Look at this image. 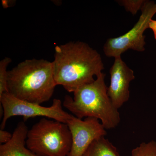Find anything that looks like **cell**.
Returning <instances> with one entry per match:
<instances>
[{"label": "cell", "instance_id": "cell-1", "mask_svg": "<svg viewBox=\"0 0 156 156\" xmlns=\"http://www.w3.org/2000/svg\"><path fill=\"white\" fill-rule=\"evenodd\" d=\"M52 62L56 85L69 92L92 83L104 69L100 53L82 41L56 46Z\"/></svg>", "mask_w": 156, "mask_h": 156}, {"label": "cell", "instance_id": "cell-2", "mask_svg": "<svg viewBox=\"0 0 156 156\" xmlns=\"http://www.w3.org/2000/svg\"><path fill=\"white\" fill-rule=\"evenodd\" d=\"M56 86L53 62L45 59H26L8 72V92L20 100L41 104Z\"/></svg>", "mask_w": 156, "mask_h": 156}, {"label": "cell", "instance_id": "cell-3", "mask_svg": "<svg viewBox=\"0 0 156 156\" xmlns=\"http://www.w3.org/2000/svg\"><path fill=\"white\" fill-rule=\"evenodd\" d=\"M105 76L102 73L92 83L79 87L73 97L66 95L62 105L79 119L96 118L105 129H111L118 126L121 118L108 94Z\"/></svg>", "mask_w": 156, "mask_h": 156}, {"label": "cell", "instance_id": "cell-4", "mask_svg": "<svg viewBox=\"0 0 156 156\" xmlns=\"http://www.w3.org/2000/svg\"><path fill=\"white\" fill-rule=\"evenodd\" d=\"M72 136L67 124L43 118L28 130L26 146L39 156H67Z\"/></svg>", "mask_w": 156, "mask_h": 156}, {"label": "cell", "instance_id": "cell-5", "mask_svg": "<svg viewBox=\"0 0 156 156\" xmlns=\"http://www.w3.org/2000/svg\"><path fill=\"white\" fill-rule=\"evenodd\" d=\"M0 101L3 110L1 129H5L7 121L11 117L22 116L25 122L30 118L44 117L66 124L71 115L65 111L61 101L57 98L53 99L51 106L44 107L20 100L5 92L0 96Z\"/></svg>", "mask_w": 156, "mask_h": 156}, {"label": "cell", "instance_id": "cell-6", "mask_svg": "<svg viewBox=\"0 0 156 156\" xmlns=\"http://www.w3.org/2000/svg\"><path fill=\"white\" fill-rule=\"evenodd\" d=\"M141 14L137 22L123 35L110 38L107 40L103 46L105 55L108 57H121L122 53L128 50L139 52L145 50L144 31L149 28V24L156 13V3L145 1L141 10Z\"/></svg>", "mask_w": 156, "mask_h": 156}, {"label": "cell", "instance_id": "cell-7", "mask_svg": "<svg viewBox=\"0 0 156 156\" xmlns=\"http://www.w3.org/2000/svg\"><path fill=\"white\" fill-rule=\"evenodd\" d=\"M66 124L72 136V146L67 156H83L95 140L107 135L99 120L92 117L84 120L71 115Z\"/></svg>", "mask_w": 156, "mask_h": 156}, {"label": "cell", "instance_id": "cell-8", "mask_svg": "<svg viewBox=\"0 0 156 156\" xmlns=\"http://www.w3.org/2000/svg\"><path fill=\"white\" fill-rule=\"evenodd\" d=\"M109 73L110 83L108 94L112 103L119 109L129 100L130 83L135 78L134 71L119 57L115 58Z\"/></svg>", "mask_w": 156, "mask_h": 156}, {"label": "cell", "instance_id": "cell-9", "mask_svg": "<svg viewBox=\"0 0 156 156\" xmlns=\"http://www.w3.org/2000/svg\"><path fill=\"white\" fill-rule=\"evenodd\" d=\"M28 129L24 122H20L9 142L0 145V156H39L26 146Z\"/></svg>", "mask_w": 156, "mask_h": 156}, {"label": "cell", "instance_id": "cell-10", "mask_svg": "<svg viewBox=\"0 0 156 156\" xmlns=\"http://www.w3.org/2000/svg\"><path fill=\"white\" fill-rule=\"evenodd\" d=\"M83 156H120L117 147L105 136L95 140Z\"/></svg>", "mask_w": 156, "mask_h": 156}, {"label": "cell", "instance_id": "cell-11", "mask_svg": "<svg viewBox=\"0 0 156 156\" xmlns=\"http://www.w3.org/2000/svg\"><path fill=\"white\" fill-rule=\"evenodd\" d=\"M131 156H156V141L143 142L131 151Z\"/></svg>", "mask_w": 156, "mask_h": 156}, {"label": "cell", "instance_id": "cell-12", "mask_svg": "<svg viewBox=\"0 0 156 156\" xmlns=\"http://www.w3.org/2000/svg\"><path fill=\"white\" fill-rule=\"evenodd\" d=\"M11 58L6 57L0 61V96L8 92V72L7 67L11 62Z\"/></svg>", "mask_w": 156, "mask_h": 156}, {"label": "cell", "instance_id": "cell-13", "mask_svg": "<svg viewBox=\"0 0 156 156\" xmlns=\"http://www.w3.org/2000/svg\"><path fill=\"white\" fill-rule=\"evenodd\" d=\"M145 1L144 0H122L117 2L125 8L126 11L134 15L137 13V11L141 10Z\"/></svg>", "mask_w": 156, "mask_h": 156}, {"label": "cell", "instance_id": "cell-14", "mask_svg": "<svg viewBox=\"0 0 156 156\" xmlns=\"http://www.w3.org/2000/svg\"><path fill=\"white\" fill-rule=\"evenodd\" d=\"M12 137V134L9 131H5L4 129L0 130V143L4 144L9 142Z\"/></svg>", "mask_w": 156, "mask_h": 156}, {"label": "cell", "instance_id": "cell-15", "mask_svg": "<svg viewBox=\"0 0 156 156\" xmlns=\"http://www.w3.org/2000/svg\"><path fill=\"white\" fill-rule=\"evenodd\" d=\"M149 28L151 29L153 31L154 37L156 40V20H151L149 24Z\"/></svg>", "mask_w": 156, "mask_h": 156}]
</instances>
